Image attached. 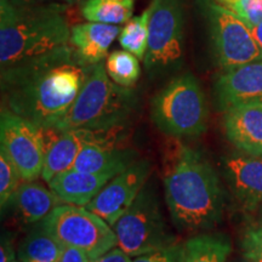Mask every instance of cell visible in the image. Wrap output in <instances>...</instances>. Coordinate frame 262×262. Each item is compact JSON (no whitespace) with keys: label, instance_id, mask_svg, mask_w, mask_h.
Masks as SVG:
<instances>
[{"label":"cell","instance_id":"1","mask_svg":"<svg viewBox=\"0 0 262 262\" xmlns=\"http://www.w3.org/2000/svg\"><path fill=\"white\" fill-rule=\"evenodd\" d=\"M93 66L61 48L2 70L3 106L41 129H54L75 101Z\"/></svg>","mask_w":262,"mask_h":262},{"label":"cell","instance_id":"2","mask_svg":"<svg viewBox=\"0 0 262 262\" xmlns=\"http://www.w3.org/2000/svg\"><path fill=\"white\" fill-rule=\"evenodd\" d=\"M163 180L166 205L179 231H204L221 221V181L199 150L176 143L166 155Z\"/></svg>","mask_w":262,"mask_h":262},{"label":"cell","instance_id":"3","mask_svg":"<svg viewBox=\"0 0 262 262\" xmlns=\"http://www.w3.org/2000/svg\"><path fill=\"white\" fill-rule=\"evenodd\" d=\"M64 4L14 6L0 0L2 70L44 56L71 45Z\"/></svg>","mask_w":262,"mask_h":262},{"label":"cell","instance_id":"4","mask_svg":"<svg viewBox=\"0 0 262 262\" xmlns=\"http://www.w3.org/2000/svg\"><path fill=\"white\" fill-rule=\"evenodd\" d=\"M137 104L131 88H124L108 77L106 66H93L67 114L54 127L58 133L70 130H112L124 127Z\"/></svg>","mask_w":262,"mask_h":262},{"label":"cell","instance_id":"5","mask_svg":"<svg viewBox=\"0 0 262 262\" xmlns=\"http://www.w3.org/2000/svg\"><path fill=\"white\" fill-rule=\"evenodd\" d=\"M208 116L204 91L189 72L170 80L150 103L153 123L173 139L201 136L206 130Z\"/></svg>","mask_w":262,"mask_h":262},{"label":"cell","instance_id":"6","mask_svg":"<svg viewBox=\"0 0 262 262\" xmlns=\"http://www.w3.org/2000/svg\"><path fill=\"white\" fill-rule=\"evenodd\" d=\"M118 247L131 257L155 253L176 244L166 225L158 196L146 183L136 201L113 226Z\"/></svg>","mask_w":262,"mask_h":262},{"label":"cell","instance_id":"7","mask_svg":"<svg viewBox=\"0 0 262 262\" xmlns=\"http://www.w3.org/2000/svg\"><path fill=\"white\" fill-rule=\"evenodd\" d=\"M39 226L63 247L83 251L89 260L101 256L118 244L112 226L85 206L58 205Z\"/></svg>","mask_w":262,"mask_h":262},{"label":"cell","instance_id":"8","mask_svg":"<svg viewBox=\"0 0 262 262\" xmlns=\"http://www.w3.org/2000/svg\"><path fill=\"white\" fill-rule=\"evenodd\" d=\"M210 38L212 56L224 71L262 61L249 26L214 0H199Z\"/></svg>","mask_w":262,"mask_h":262},{"label":"cell","instance_id":"9","mask_svg":"<svg viewBox=\"0 0 262 262\" xmlns=\"http://www.w3.org/2000/svg\"><path fill=\"white\" fill-rule=\"evenodd\" d=\"M148 45L143 58L152 77L178 71L185 54V15L180 0H152Z\"/></svg>","mask_w":262,"mask_h":262},{"label":"cell","instance_id":"10","mask_svg":"<svg viewBox=\"0 0 262 262\" xmlns=\"http://www.w3.org/2000/svg\"><path fill=\"white\" fill-rule=\"evenodd\" d=\"M0 149L12 160L24 181L41 176L47 152L42 129L4 106L0 113Z\"/></svg>","mask_w":262,"mask_h":262},{"label":"cell","instance_id":"11","mask_svg":"<svg viewBox=\"0 0 262 262\" xmlns=\"http://www.w3.org/2000/svg\"><path fill=\"white\" fill-rule=\"evenodd\" d=\"M150 169L148 160L137 159L126 170L114 176L85 208L113 226L136 201L146 186Z\"/></svg>","mask_w":262,"mask_h":262},{"label":"cell","instance_id":"12","mask_svg":"<svg viewBox=\"0 0 262 262\" xmlns=\"http://www.w3.org/2000/svg\"><path fill=\"white\" fill-rule=\"evenodd\" d=\"M55 130V129H54ZM123 127L112 130H70L63 133H55L52 137V129H42L45 139L44 166L41 178L45 182H50L55 176L73 169L78 156L88 143L95 142H116Z\"/></svg>","mask_w":262,"mask_h":262},{"label":"cell","instance_id":"13","mask_svg":"<svg viewBox=\"0 0 262 262\" xmlns=\"http://www.w3.org/2000/svg\"><path fill=\"white\" fill-rule=\"evenodd\" d=\"M215 101L221 111L242 104H262V61L224 71L214 85Z\"/></svg>","mask_w":262,"mask_h":262},{"label":"cell","instance_id":"14","mask_svg":"<svg viewBox=\"0 0 262 262\" xmlns=\"http://www.w3.org/2000/svg\"><path fill=\"white\" fill-rule=\"evenodd\" d=\"M224 171L239 204L248 210L262 204V157L228 156L224 159Z\"/></svg>","mask_w":262,"mask_h":262},{"label":"cell","instance_id":"15","mask_svg":"<svg viewBox=\"0 0 262 262\" xmlns=\"http://www.w3.org/2000/svg\"><path fill=\"white\" fill-rule=\"evenodd\" d=\"M226 136L243 153L262 157V104H242L225 112Z\"/></svg>","mask_w":262,"mask_h":262},{"label":"cell","instance_id":"16","mask_svg":"<svg viewBox=\"0 0 262 262\" xmlns=\"http://www.w3.org/2000/svg\"><path fill=\"white\" fill-rule=\"evenodd\" d=\"M119 26L85 22L71 27V47L86 66L102 63L113 41L119 37Z\"/></svg>","mask_w":262,"mask_h":262},{"label":"cell","instance_id":"17","mask_svg":"<svg viewBox=\"0 0 262 262\" xmlns=\"http://www.w3.org/2000/svg\"><path fill=\"white\" fill-rule=\"evenodd\" d=\"M136 160L135 150L119 148L116 142L88 143L81 149L72 170L116 176L133 165Z\"/></svg>","mask_w":262,"mask_h":262},{"label":"cell","instance_id":"18","mask_svg":"<svg viewBox=\"0 0 262 262\" xmlns=\"http://www.w3.org/2000/svg\"><path fill=\"white\" fill-rule=\"evenodd\" d=\"M113 178L110 173L68 170L55 176L48 185L63 204L86 206Z\"/></svg>","mask_w":262,"mask_h":262},{"label":"cell","instance_id":"19","mask_svg":"<svg viewBox=\"0 0 262 262\" xmlns=\"http://www.w3.org/2000/svg\"><path fill=\"white\" fill-rule=\"evenodd\" d=\"M62 202L50 188L34 181H24L9 205L25 224H38L47 219Z\"/></svg>","mask_w":262,"mask_h":262},{"label":"cell","instance_id":"20","mask_svg":"<svg viewBox=\"0 0 262 262\" xmlns=\"http://www.w3.org/2000/svg\"><path fill=\"white\" fill-rule=\"evenodd\" d=\"M232 250L228 238L219 234H198L183 245L182 262H227Z\"/></svg>","mask_w":262,"mask_h":262},{"label":"cell","instance_id":"21","mask_svg":"<svg viewBox=\"0 0 262 262\" xmlns=\"http://www.w3.org/2000/svg\"><path fill=\"white\" fill-rule=\"evenodd\" d=\"M136 0H85L81 16L88 22L120 26L133 18Z\"/></svg>","mask_w":262,"mask_h":262},{"label":"cell","instance_id":"22","mask_svg":"<svg viewBox=\"0 0 262 262\" xmlns=\"http://www.w3.org/2000/svg\"><path fill=\"white\" fill-rule=\"evenodd\" d=\"M63 245L54 235L38 225L18 248L21 262H61Z\"/></svg>","mask_w":262,"mask_h":262},{"label":"cell","instance_id":"23","mask_svg":"<svg viewBox=\"0 0 262 262\" xmlns=\"http://www.w3.org/2000/svg\"><path fill=\"white\" fill-rule=\"evenodd\" d=\"M152 3L142 14L135 16L120 28L119 40L120 47L123 50L129 51L133 55L143 60L147 52V45H148V34H149V18L152 15Z\"/></svg>","mask_w":262,"mask_h":262},{"label":"cell","instance_id":"24","mask_svg":"<svg viewBox=\"0 0 262 262\" xmlns=\"http://www.w3.org/2000/svg\"><path fill=\"white\" fill-rule=\"evenodd\" d=\"M106 70L108 77L124 88L134 86L141 74L139 58L125 50H116L108 55Z\"/></svg>","mask_w":262,"mask_h":262},{"label":"cell","instance_id":"25","mask_svg":"<svg viewBox=\"0 0 262 262\" xmlns=\"http://www.w3.org/2000/svg\"><path fill=\"white\" fill-rule=\"evenodd\" d=\"M24 182L18 169L12 160L0 149V204L2 209L9 205L14 193Z\"/></svg>","mask_w":262,"mask_h":262},{"label":"cell","instance_id":"26","mask_svg":"<svg viewBox=\"0 0 262 262\" xmlns=\"http://www.w3.org/2000/svg\"><path fill=\"white\" fill-rule=\"evenodd\" d=\"M219 5L234 12L249 27L262 21V0H214Z\"/></svg>","mask_w":262,"mask_h":262},{"label":"cell","instance_id":"27","mask_svg":"<svg viewBox=\"0 0 262 262\" xmlns=\"http://www.w3.org/2000/svg\"><path fill=\"white\" fill-rule=\"evenodd\" d=\"M242 255L247 262H262V226L245 232L242 239Z\"/></svg>","mask_w":262,"mask_h":262},{"label":"cell","instance_id":"28","mask_svg":"<svg viewBox=\"0 0 262 262\" xmlns=\"http://www.w3.org/2000/svg\"><path fill=\"white\" fill-rule=\"evenodd\" d=\"M183 245L173 244L162 250L134 257L131 262H182Z\"/></svg>","mask_w":262,"mask_h":262},{"label":"cell","instance_id":"29","mask_svg":"<svg viewBox=\"0 0 262 262\" xmlns=\"http://www.w3.org/2000/svg\"><path fill=\"white\" fill-rule=\"evenodd\" d=\"M131 256H129L123 249L119 247H114L111 250L106 251V253L101 255L94 260H90V262H131Z\"/></svg>","mask_w":262,"mask_h":262},{"label":"cell","instance_id":"30","mask_svg":"<svg viewBox=\"0 0 262 262\" xmlns=\"http://www.w3.org/2000/svg\"><path fill=\"white\" fill-rule=\"evenodd\" d=\"M61 262H90L88 255L75 248L64 247Z\"/></svg>","mask_w":262,"mask_h":262},{"label":"cell","instance_id":"31","mask_svg":"<svg viewBox=\"0 0 262 262\" xmlns=\"http://www.w3.org/2000/svg\"><path fill=\"white\" fill-rule=\"evenodd\" d=\"M15 261V249L9 235H3L2 249H0V262H14Z\"/></svg>","mask_w":262,"mask_h":262},{"label":"cell","instance_id":"32","mask_svg":"<svg viewBox=\"0 0 262 262\" xmlns=\"http://www.w3.org/2000/svg\"><path fill=\"white\" fill-rule=\"evenodd\" d=\"M14 6H31V5H41L55 3V0H8Z\"/></svg>","mask_w":262,"mask_h":262},{"label":"cell","instance_id":"33","mask_svg":"<svg viewBox=\"0 0 262 262\" xmlns=\"http://www.w3.org/2000/svg\"><path fill=\"white\" fill-rule=\"evenodd\" d=\"M251 29V33H253V37L256 41L258 49H260L261 55H262V21L260 24L253 26V27H249Z\"/></svg>","mask_w":262,"mask_h":262},{"label":"cell","instance_id":"34","mask_svg":"<svg viewBox=\"0 0 262 262\" xmlns=\"http://www.w3.org/2000/svg\"><path fill=\"white\" fill-rule=\"evenodd\" d=\"M61 2H63L64 4L73 5V4H78V3H84L85 0H61Z\"/></svg>","mask_w":262,"mask_h":262},{"label":"cell","instance_id":"35","mask_svg":"<svg viewBox=\"0 0 262 262\" xmlns=\"http://www.w3.org/2000/svg\"><path fill=\"white\" fill-rule=\"evenodd\" d=\"M14 262H21V261H16V260H15V261H14Z\"/></svg>","mask_w":262,"mask_h":262},{"label":"cell","instance_id":"36","mask_svg":"<svg viewBox=\"0 0 262 262\" xmlns=\"http://www.w3.org/2000/svg\"><path fill=\"white\" fill-rule=\"evenodd\" d=\"M242 262H247V261H245V260H243V261H242Z\"/></svg>","mask_w":262,"mask_h":262}]
</instances>
